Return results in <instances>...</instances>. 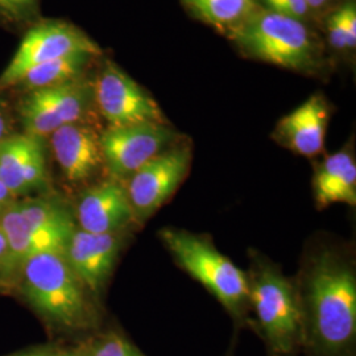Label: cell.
<instances>
[{"label": "cell", "instance_id": "30bf717a", "mask_svg": "<svg viewBox=\"0 0 356 356\" xmlns=\"http://www.w3.org/2000/svg\"><path fill=\"white\" fill-rule=\"evenodd\" d=\"M181 140L166 123L107 127L101 132L104 168L111 177L126 181L153 157Z\"/></svg>", "mask_w": 356, "mask_h": 356}, {"label": "cell", "instance_id": "4fadbf2b", "mask_svg": "<svg viewBox=\"0 0 356 356\" xmlns=\"http://www.w3.org/2000/svg\"><path fill=\"white\" fill-rule=\"evenodd\" d=\"M126 234H91L76 227L66 244L64 254L69 266L92 296L101 292L110 279L126 242Z\"/></svg>", "mask_w": 356, "mask_h": 356}, {"label": "cell", "instance_id": "e0dca14e", "mask_svg": "<svg viewBox=\"0 0 356 356\" xmlns=\"http://www.w3.org/2000/svg\"><path fill=\"white\" fill-rule=\"evenodd\" d=\"M317 209L334 204H356V163L353 148L346 147L321 161L313 177Z\"/></svg>", "mask_w": 356, "mask_h": 356}, {"label": "cell", "instance_id": "603a6c76", "mask_svg": "<svg viewBox=\"0 0 356 356\" xmlns=\"http://www.w3.org/2000/svg\"><path fill=\"white\" fill-rule=\"evenodd\" d=\"M327 36L331 47L335 51H344L347 49V38L344 32L343 20L342 13L338 8L337 11L331 13L327 19Z\"/></svg>", "mask_w": 356, "mask_h": 356}, {"label": "cell", "instance_id": "4316f807", "mask_svg": "<svg viewBox=\"0 0 356 356\" xmlns=\"http://www.w3.org/2000/svg\"><path fill=\"white\" fill-rule=\"evenodd\" d=\"M16 200H19V198H16L13 193L8 191V188L0 181V216L10 207Z\"/></svg>", "mask_w": 356, "mask_h": 356}, {"label": "cell", "instance_id": "d6986e66", "mask_svg": "<svg viewBox=\"0 0 356 356\" xmlns=\"http://www.w3.org/2000/svg\"><path fill=\"white\" fill-rule=\"evenodd\" d=\"M201 20L220 31L239 26L256 8L257 0H184Z\"/></svg>", "mask_w": 356, "mask_h": 356}, {"label": "cell", "instance_id": "8fae6325", "mask_svg": "<svg viewBox=\"0 0 356 356\" xmlns=\"http://www.w3.org/2000/svg\"><path fill=\"white\" fill-rule=\"evenodd\" d=\"M44 140L22 132L0 141V181L16 198L49 185Z\"/></svg>", "mask_w": 356, "mask_h": 356}, {"label": "cell", "instance_id": "83f0119b", "mask_svg": "<svg viewBox=\"0 0 356 356\" xmlns=\"http://www.w3.org/2000/svg\"><path fill=\"white\" fill-rule=\"evenodd\" d=\"M13 356H60V348H54V347H45V348H38L33 351H28L23 354H16Z\"/></svg>", "mask_w": 356, "mask_h": 356}, {"label": "cell", "instance_id": "f1b7e54d", "mask_svg": "<svg viewBox=\"0 0 356 356\" xmlns=\"http://www.w3.org/2000/svg\"><path fill=\"white\" fill-rule=\"evenodd\" d=\"M306 3H307L312 13H314L326 10L332 3V0H306Z\"/></svg>", "mask_w": 356, "mask_h": 356}, {"label": "cell", "instance_id": "2e32d148", "mask_svg": "<svg viewBox=\"0 0 356 356\" xmlns=\"http://www.w3.org/2000/svg\"><path fill=\"white\" fill-rule=\"evenodd\" d=\"M17 204L45 251L64 252L76 229L70 209L61 200L45 195L19 198Z\"/></svg>", "mask_w": 356, "mask_h": 356}, {"label": "cell", "instance_id": "44dd1931", "mask_svg": "<svg viewBox=\"0 0 356 356\" xmlns=\"http://www.w3.org/2000/svg\"><path fill=\"white\" fill-rule=\"evenodd\" d=\"M38 10L40 0H0V22L11 26L33 24Z\"/></svg>", "mask_w": 356, "mask_h": 356}, {"label": "cell", "instance_id": "ba28073f", "mask_svg": "<svg viewBox=\"0 0 356 356\" xmlns=\"http://www.w3.org/2000/svg\"><path fill=\"white\" fill-rule=\"evenodd\" d=\"M193 151L179 140L157 154L124 181L138 223L147 220L172 198L189 175Z\"/></svg>", "mask_w": 356, "mask_h": 356}, {"label": "cell", "instance_id": "3957f363", "mask_svg": "<svg viewBox=\"0 0 356 356\" xmlns=\"http://www.w3.org/2000/svg\"><path fill=\"white\" fill-rule=\"evenodd\" d=\"M229 35L247 57L288 70L310 74L323 63L322 45L305 22L266 8H254Z\"/></svg>", "mask_w": 356, "mask_h": 356}, {"label": "cell", "instance_id": "277c9868", "mask_svg": "<svg viewBox=\"0 0 356 356\" xmlns=\"http://www.w3.org/2000/svg\"><path fill=\"white\" fill-rule=\"evenodd\" d=\"M247 273L250 307L256 316V330L269 356H297L302 353V322L292 281L280 268L260 254H251Z\"/></svg>", "mask_w": 356, "mask_h": 356}, {"label": "cell", "instance_id": "9a60e30c", "mask_svg": "<svg viewBox=\"0 0 356 356\" xmlns=\"http://www.w3.org/2000/svg\"><path fill=\"white\" fill-rule=\"evenodd\" d=\"M329 120L330 106L323 95L316 94L280 119L273 138L292 152L314 157L323 151Z\"/></svg>", "mask_w": 356, "mask_h": 356}, {"label": "cell", "instance_id": "8992f818", "mask_svg": "<svg viewBox=\"0 0 356 356\" xmlns=\"http://www.w3.org/2000/svg\"><path fill=\"white\" fill-rule=\"evenodd\" d=\"M94 107L92 79L82 76L60 86L22 94L16 114L23 134L48 139L58 128L88 122Z\"/></svg>", "mask_w": 356, "mask_h": 356}, {"label": "cell", "instance_id": "5bb4252c", "mask_svg": "<svg viewBox=\"0 0 356 356\" xmlns=\"http://www.w3.org/2000/svg\"><path fill=\"white\" fill-rule=\"evenodd\" d=\"M76 227L91 234L126 231L138 223L128 200L124 181L110 178L90 186L76 207Z\"/></svg>", "mask_w": 356, "mask_h": 356}, {"label": "cell", "instance_id": "5b68a950", "mask_svg": "<svg viewBox=\"0 0 356 356\" xmlns=\"http://www.w3.org/2000/svg\"><path fill=\"white\" fill-rule=\"evenodd\" d=\"M159 236L178 266L200 281L238 325L247 321L250 285L245 272L219 252L214 243L204 235L166 227L159 232Z\"/></svg>", "mask_w": 356, "mask_h": 356}, {"label": "cell", "instance_id": "7a4b0ae2", "mask_svg": "<svg viewBox=\"0 0 356 356\" xmlns=\"http://www.w3.org/2000/svg\"><path fill=\"white\" fill-rule=\"evenodd\" d=\"M16 286L53 332L76 335L99 326L92 294L69 266L64 252L28 257L20 268Z\"/></svg>", "mask_w": 356, "mask_h": 356}, {"label": "cell", "instance_id": "cb8c5ba5", "mask_svg": "<svg viewBox=\"0 0 356 356\" xmlns=\"http://www.w3.org/2000/svg\"><path fill=\"white\" fill-rule=\"evenodd\" d=\"M344 32L347 38V49L354 51L356 47V8L354 3H347L341 8Z\"/></svg>", "mask_w": 356, "mask_h": 356}, {"label": "cell", "instance_id": "d4e9b609", "mask_svg": "<svg viewBox=\"0 0 356 356\" xmlns=\"http://www.w3.org/2000/svg\"><path fill=\"white\" fill-rule=\"evenodd\" d=\"M13 286V273L10 266V254L7 248V243L0 231V291L11 289Z\"/></svg>", "mask_w": 356, "mask_h": 356}, {"label": "cell", "instance_id": "ac0fdd59", "mask_svg": "<svg viewBox=\"0 0 356 356\" xmlns=\"http://www.w3.org/2000/svg\"><path fill=\"white\" fill-rule=\"evenodd\" d=\"M98 57L99 56L88 53H78L38 65L20 76L11 89L17 90L22 95L35 90L48 89L76 81L86 76L90 66Z\"/></svg>", "mask_w": 356, "mask_h": 356}, {"label": "cell", "instance_id": "7402d4cb", "mask_svg": "<svg viewBox=\"0 0 356 356\" xmlns=\"http://www.w3.org/2000/svg\"><path fill=\"white\" fill-rule=\"evenodd\" d=\"M268 11L291 16L294 19L305 22L306 17L312 15V11L306 0H261Z\"/></svg>", "mask_w": 356, "mask_h": 356}, {"label": "cell", "instance_id": "9c48e42d", "mask_svg": "<svg viewBox=\"0 0 356 356\" xmlns=\"http://www.w3.org/2000/svg\"><path fill=\"white\" fill-rule=\"evenodd\" d=\"M92 83L95 107L107 122V127L166 123L164 113L152 95L113 61L103 63Z\"/></svg>", "mask_w": 356, "mask_h": 356}, {"label": "cell", "instance_id": "484cf974", "mask_svg": "<svg viewBox=\"0 0 356 356\" xmlns=\"http://www.w3.org/2000/svg\"><path fill=\"white\" fill-rule=\"evenodd\" d=\"M13 132V116L6 102L0 98V141L10 138Z\"/></svg>", "mask_w": 356, "mask_h": 356}, {"label": "cell", "instance_id": "ffe728a7", "mask_svg": "<svg viewBox=\"0 0 356 356\" xmlns=\"http://www.w3.org/2000/svg\"><path fill=\"white\" fill-rule=\"evenodd\" d=\"M83 356H145L126 337L116 331L92 335L78 344Z\"/></svg>", "mask_w": 356, "mask_h": 356}, {"label": "cell", "instance_id": "7c38bea8", "mask_svg": "<svg viewBox=\"0 0 356 356\" xmlns=\"http://www.w3.org/2000/svg\"><path fill=\"white\" fill-rule=\"evenodd\" d=\"M48 140L63 177L73 186L86 184L104 168L101 134L88 122L58 128Z\"/></svg>", "mask_w": 356, "mask_h": 356}, {"label": "cell", "instance_id": "6da1fadb", "mask_svg": "<svg viewBox=\"0 0 356 356\" xmlns=\"http://www.w3.org/2000/svg\"><path fill=\"white\" fill-rule=\"evenodd\" d=\"M305 356H355L356 273L350 254L319 244L294 284Z\"/></svg>", "mask_w": 356, "mask_h": 356}, {"label": "cell", "instance_id": "52a82bcc", "mask_svg": "<svg viewBox=\"0 0 356 356\" xmlns=\"http://www.w3.org/2000/svg\"><path fill=\"white\" fill-rule=\"evenodd\" d=\"M78 53L101 56L102 49L70 23L60 20L33 23L0 76V92L11 89L20 76L38 65Z\"/></svg>", "mask_w": 356, "mask_h": 356}]
</instances>
